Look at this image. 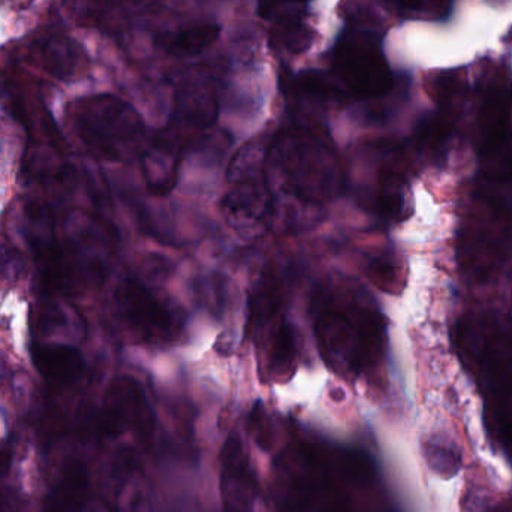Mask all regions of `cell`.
Wrapping results in <instances>:
<instances>
[{"label":"cell","instance_id":"1","mask_svg":"<svg viewBox=\"0 0 512 512\" xmlns=\"http://www.w3.org/2000/svg\"><path fill=\"white\" fill-rule=\"evenodd\" d=\"M265 174L273 204L271 227L294 228L297 216L324 209L346 186L330 138L313 128L285 129L267 143Z\"/></svg>","mask_w":512,"mask_h":512},{"label":"cell","instance_id":"2","mask_svg":"<svg viewBox=\"0 0 512 512\" xmlns=\"http://www.w3.org/2000/svg\"><path fill=\"white\" fill-rule=\"evenodd\" d=\"M313 325L321 357L342 378H360L384 358L387 319L351 280H330L318 289Z\"/></svg>","mask_w":512,"mask_h":512},{"label":"cell","instance_id":"3","mask_svg":"<svg viewBox=\"0 0 512 512\" xmlns=\"http://www.w3.org/2000/svg\"><path fill=\"white\" fill-rule=\"evenodd\" d=\"M69 122L87 153L99 161L140 158L147 143L140 114L114 96L78 99L69 105Z\"/></svg>","mask_w":512,"mask_h":512},{"label":"cell","instance_id":"4","mask_svg":"<svg viewBox=\"0 0 512 512\" xmlns=\"http://www.w3.org/2000/svg\"><path fill=\"white\" fill-rule=\"evenodd\" d=\"M267 143L252 141L231 159L228 186L221 207L225 219L240 236L254 239L271 228L270 188L265 174Z\"/></svg>","mask_w":512,"mask_h":512},{"label":"cell","instance_id":"5","mask_svg":"<svg viewBox=\"0 0 512 512\" xmlns=\"http://www.w3.org/2000/svg\"><path fill=\"white\" fill-rule=\"evenodd\" d=\"M114 310L132 340L146 345H171L185 331V313L173 298L138 279L117 286Z\"/></svg>","mask_w":512,"mask_h":512},{"label":"cell","instance_id":"6","mask_svg":"<svg viewBox=\"0 0 512 512\" xmlns=\"http://www.w3.org/2000/svg\"><path fill=\"white\" fill-rule=\"evenodd\" d=\"M248 334L256 349L259 372L270 381L291 378L300 358V340L283 312L249 322Z\"/></svg>","mask_w":512,"mask_h":512},{"label":"cell","instance_id":"7","mask_svg":"<svg viewBox=\"0 0 512 512\" xmlns=\"http://www.w3.org/2000/svg\"><path fill=\"white\" fill-rule=\"evenodd\" d=\"M339 71L352 92L361 98L378 96L391 86L390 71L375 48L351 41L339 50Z\"/></svg>","mask_w":512,"mask_h":512},{"label":"cell","instance_id":"8","mask_svg":"<svg viewBox=\"0 0 512 512\" xmlns=\"http://www.w3.org/2000/svg\"><path fill=\"white\" fill-rule=\"evenodd\" d=\"M183 158V143L170 132H162L155 140L146 143L141 152V170L147 188L158 197L173 191L179 179Z\"/></svg>","mask_w":512,"mask_h":512},{"label":"cell","instance_id":"9","mask_svg":"<svg viewBox=\"0 0 512 512\" xmlns=\"http://www.w3.org/2000/svg\"><path fill=\"white\" fill-rule=\"evenodd\" d=\"M87 493L89 477L86 466L80 460H69L45 498L41 512H83Z\"/></svg>","mask_w":512,"mask_h":512},{"label":"cell","instance_id":"10","mask_svg":"<svg viewBox=\"0 0 512 512\" xmlns=\"http://www.w3.org/2000/svg\"><path fill=\"white\" fill-rule=\"evenodd\" d=\"M33 53L48 74L69 78L83 65V54L62 32H47L33 44Z\"/></svg>","mask_w":512,"mask_h":512},{"label":"cell","instance_id":"11","mask_svg":"<svg viewBox=\"0 0 512 512\" xmlns=\"http://www.w3.org/2000/svg\"><path fill=\"white\" fill-rule=\"evenodd\" d=\"M36 370L53 384H72L84 372L80 352L66 345H38L32 351Z\"/></svg>","mask_w":512,"mask_h":512},{"label":"cell","instance_id":"12","mask_svg":"<svg viewBox=\"0 0 512 512\" xmlns=\"http://www.w3.org/2000/svg\"><path fill=\"white\" fill-rule=\"evenodd\" d=\"M218 36V26L203 24V26L192 27V29L185 30V32L168 39L165 42V47L174 56H194L210 47L218 39Z\"/></svg>","mask_w":512,"mask_h":512},{"label":"cell","instance_id":"13","mask_svg":"<svg viewBox=\"0 0 512 512\" xmlns=\"http://www.w3.org/2000/svg\"><path fill=\"white\" fill-rule=\"evenodd\" d=\"M364 276L382 291L396 292L400 289V264L396 256L378 254L372 256L364 267Z\"/></svg>","mask_w":512,"mask_h":512},{"label":"cell","instance_id":"14","mask_svg":"<svg viewBox=\"0 0 512 512\" xmlns=\"http://www.w3.org/2000/svg\"><path fill=\"white\" fill-rule=\"evenodd\" d=\"M426 457L430 466L438 474L444 477H453L459 472L462 466V459L454 448L447 447L444 444H429L426 448Z\"/></svg>","mask_w":512,"mask_h":512},{"label":"cell","instance_id":"15","mask_svg":"<svg viewBox=\"0 0 512 512\" xmlns=\"http://www.w3.org/2000/svg\"><path fill=\"white\" fill-rule=\"evenodd\" d=\"M11 450L0 448V474H6L11 466Z\"/></svg>","mask_w":512,"mask_h":512},{"label":"cell","instance_id":"16","mask_svg":"<svg viewBox=\"0 0 512 512\" xmlns=\"http://www.w3.org/2000/svg\"><path fill=\"white\" fill-rule=\"evenodd\" d=\"M0 512H14L11 502L8 501V498L2 492H0Z\"/></svg>","mask_w":512,"mask_h":512}]
</instances>
